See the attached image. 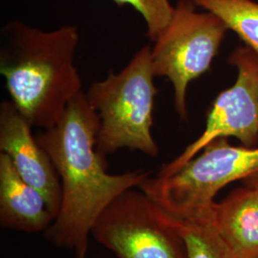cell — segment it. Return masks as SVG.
<instances>
[{
	"instance_id": "6da1fadb",
	"label": "cell",
	"mask_w": 258,
	"mask_h": 258,
	"mask_svg": "<svg viewBox=\"0 0 258 258\" xmlns=\"http://www.w3.org/2000/svg\"><path fill=\"white\" fill-rule=\"evenodd\" d=\"M100 119L85 93L74 98L55 126L36 136L50 157L62 188L57 216L44 235L77 258H86L94 224L102 211L126 189L139 187L150 172H106V162L96 149Z\"/></svg>"
},
{
	"instance_id": "7a4b0ae2",
	"label": "cell",
	"mask_w": 258,
	"mask_h": 258,
	"mask_svg": "<svg viewBox=\"0 0 258 258\" xmlns=\"http://www.w3.org/2000/svg\"><path fill=\"white\" fill-rule=\"evenodd\" d=\"M79 40L73 25L47 32L13 20L1 29L0 73L11 102L33 127L55 126L83 92L75 65Z\"/></svg>"
},
{
	"instance_id": "3957f363",
	"label": "cell",
	"mask_w": 258,
	"mask_h": 258,
	"mask_svg": "<svg viewBox=\"0 0 258 258\" xmlns=\"http://www.w3.org/2000/svg\"><path fill=\"white\" fill-rule=\"evenodd\" d=\"M154 77L151 47L144 46L119 73L111 71L85 93L100 119L96 149L103 159L121 148L158 156L160 149L151 130L156 95Z\"/></svg>"
},
{
	"instance_id": "277c9868",
	"label": "cell",
	"mask_w": 258,
	"mask_h": 258,
	"mask_svg": "<svg viewBox=\"0 0 258 258\" xmlns=\"http://www.w3.org/2000/svg\"><path fill=\"white\" fill-rule=\"evenodd\" d=\"M256 173L258 147L231 146L228 138H219L174 174L149 176L139 188L176 219L213 222L216 194Z\"/></svg>"
},
{
	"instance_id": "5b68a950",
	"label": "cell",
	"mask_w": 258,
	"mask_h": 258,
	"mask_svg": "<svg viewBox=\"0 0 258 258\" xmlns=\"http://www.w3.org/2000/svg\"><path fill=\"white\" fill-rule=\"evenodd\" d=\"M191 0H179L166 29L151 47L155 77H166L173 86L174 106L181 120L187 119L189 83L212 66L229 30L211 12L199 13Z\"/></svg>"
},
{
	"instance_id": "8992f818",
	"label": "cell",
	"mask_w": 258,
	"mask_h": 258,
	"mask_svg": "<svg viewBox=\"0 0 258 258\" xmlns=\"http://www.w3.org/2000/svg\"><path fill=\"white\" fill-rule=\"evenodd\" d=\"M91 235L118 258H186L172 216L139 187L109 203Z\"/></svg>"
},
{
	"instance_id": "52a82bcc",
	"label": "cell",
	"mask_w": 258,
	"mask_h": 258,
	"mask_svg": "<svg viewBox=\"0 0 258 258\" xmlns=\"http://www.w3.org/2000/svg\"><path fill=\"white\" fill-rule=\"evenodd\" d=\"M229 62L237 69L235 83L213 102L203 133L173 161L162 166L157 176L174 174L216 139L234 137L245 147L257 146L258 56L249 47H237Z\"/></svg>"
},
{
	"instance_id": "ba28073f",
	"label": "cell",
	"mask_w": 258,
	"mask_h": 258,
	"mask_svg": "<svg viewBox=\"0 0 258 258\" xmlns=\"http://www.w3.org/2000/svg\"><path fill=\"white\" fill-rule=\"evenodd\" d=\"M32 127L13 102H1L0 151L9 156L21 178L45 197L55 219L62 198L60 179Z\"/></svg>"
},
{
	"instance_id": "9c48e42d",
	"label": "cell",
	"mask_w": 258,
	"mask_h": 258,
	"mask_svg": "<svg viewBox=\"0 0 258 258\" xmlns=\"http://www.w3.org/2000/svg\"><path fill=\"white\" fill-rule=\"evenodd\" d=\"M55 220L45 197L26 183L9 156L0 153V226L36 233L45 231Z\"/></svg>"
},
{
	"instance_id": "30bf717a",
	"label": "cell",
	"mask_w": 258,
	"mask_h": 258,
	"mask_svg": "<svg viewBox=\"0 0 258 258\" xmlns=\"http://www.w3.org/2000/svg\"><path fill=\"white\" fill-rule=\"evenodd\" d=\"M213 223L237 258H258V188L243 184L214 207Z\"/></svg>"
},
{
	"instance_id": "8fae6325",
	"label": "cell",
	"mask_w": 258,
	"mask_h": 258,
	"mask_svg": "<svg viewBox=\"0 0 258 258\" xmlns=\"http://www.w3.org/2000/svg\"><path fill=\"white\" fill-rule=\"evenodd\" d=\"M225 22L258 56V3L253 0H191Z\"/></svg>"
},
{
	"instance_id": "7c38bea8",
	"label": "cell",
	"mask_w": 258,
	"mask_h": 258,
	"mask_svg": "<svg viewBox=\"0 0 258 258\" xmlns=\"http://www.w3.org/2000/svg\"><path fill=\"white\" fill-rule=\"evenodd\" d=\"M172 218L184 242L186 258H237L222 238L213 222Z\"/></svg>"
},
{
	"instance_id": "4fadbf2b",
	"label": "cell",
	"mask_w": 258,
	"mask_h": 258,
	"mask_svg": "<svg viewBox=\"0 0 258 258\" xmlns=\"http://www.w3.org/2000/svg\"><path fill=\"white\" fill-rule=\"evenodd\" d=\"M119 6L130 5L138 11L145 19L147 36L155 41L168 25L174 13V7L168 0H113Z\"/></svg>"
},
{
	"instance_id": "5bb4252c",
	"label": "cell",
	"mask_w": 258,
	"mask_h": 258,
	"mask_svg": "<svg viewBox=\"0 0 258 258\" xmlns=\"http://www.w3.org/2000/svg\"><path fill=\"white\" fill-rule=\"evenodd\" d=\"M243 184H246V185H249V186L258 188V173L254 174V175L250 176V177L245 179V180H243Z\"/></svg>"
}]
</instances>
